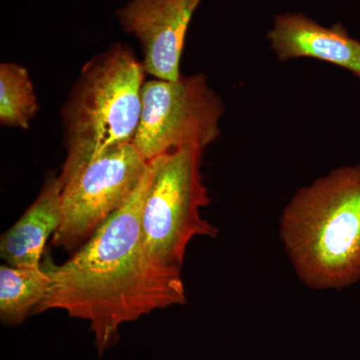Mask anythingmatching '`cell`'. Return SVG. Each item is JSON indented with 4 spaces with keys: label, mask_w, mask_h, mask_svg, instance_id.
I'll list each match as a JSON object with an SVG mask.
<instances>
[{
    "label": "cell",
    "mask_w": 360,
    "mask_h": 360,
    "mask_svg": "<svg viewBox=\"0 0 360 360\" xmlns=\"http://www.w3.org/2000/svg\"><path fill=\"white\" fill-rule=\"evenodd\" d=\"M153 172L150 160L129 200L65 264L44 267L51 284L34 312L61 309L89 321L101 354L117 342L122 324L186 303L181 269L158 264L144 245L141 215Z\"/></svg>",
    "instance_id": "cell-1"
},
{
    "label": "cell",
    "mask_w": 360,
    "mask_h": 360,
    "mask_svg": "<svg viewBox=\"0 0 360 360\" xmlns=\"http://www.w3.org/2000/svg\"><path fill=\"white\" fill-rule=\"evenodd\" d=\"M51 278L41 266H0V317L16 326L44 302Z\"/></svg>",
    "instance_id": "cell-10"
},
{
    "label": "cell",
    "mask_w": 360,
    "mask_h": 360,
    "mask_svg": "<svg viewBox=\"0 0 360 360\" xmlns=\"http://www.w3.org/2000/svg\"><path fill=\"white\" fill-rule=\"evenodd\" d=\"M146 75L142 61L122 42L85 63L61 108L66 149L61 172L132 143L141 122Z\"/></svg>",
    "instance_id": "cell-3"
},
{
    "label": "cell",
    "mask_w": 360,
    "mask_h": 360,
    "mask_svg": "<svg viewBox=\"0 0 360 360\" xmlns=\"http://www.w3.org/2000/svg\"><path fill=\"white\" fill-rule=\"evenodd\" d=\"M149 161L134 143L108 149L58 176L63 221L52 245L73 252L91 238L141 184Z\"/></svg>",
    "instance_id": "cell-5"
},
{
    "label": "cell",
    "mask_w": 360,
    "mask_h": 360,
    "mask_svg": "<svg viewBox=\"0 0 360 360\" xmlns=\"http://www.w3.org/2000/svg\"><path fill=\"white\" fill-rule=\"evenodd\" d=\"M202 0H129L116 11L122 30L141 45L144 70L158 79L181 77L189 25Z\"/></svg>",
    "instance_id": "cell-7"
},
{
    "label": "cell",
    "mask_w": 360,
    "mask_h": 360,
    "mask_svg": "<svg viewBox=\"0 0 360 360\" xmlns=\"http://www.w3.org/2000/svg\"><path fill=\"white\" fill-rule=\"evenodd\" d=\"M281 238L303 283L341 290L360 279V165L302 187L284 208Z\"/></svg>",
    "instance_id": "cell-2"
},
{
    "label": "cell",
    "mask_w": 360,
    "mask_h": 360,
    "mask_svg": "<svg viewBox=\"0 0 360 360\" xmlns=\"http://www.w3.org/2000/svg\"><path fill=\"white\" fill-rule=\"evenodd\" d=\"M203 151L187 146L153 160L155 172L142 210V236L149 255L165 266L181 269L191 239L219 233L200 215V208L210 201L200 172Z\"/></svg>",
    "instance_id": "cell-4"
},
{
    "label": "cell",
    "mask_w": 360,
    "mask_h": 360,
    "mask_svg": "<svg viewBox=\"0 0 360 360\" xmlns=\"http://www.w3.org/2000/svg\"><path fill=\"white\" fill-rule=\"evenodd\" d=\"M267 37L279 61L319 59L350 71L360 80V41L340 23L326 27L302 13L278 14Z\"/></svg>",
    "instance_id": "cell-8"
},
{
    "label": "cell",
    "mask_w": 360,
    "mask_h": 360,
    "mask_svg": "<svg viewBox=\"0 0 360 360\" xmlns=\"http://www.w3.org/2000/svg\"><path fill=\"white\" fill-rule=\"evenodd\" d=\"M141 122L132 143L144 160L187 146L207 148L220 135L224 105L203 73L146 80Z\"/></svg>",
    "instance_id": "cell-6"
},
{
    "label": "cell",
    "mask_w": 360,
    "mask_h": 360,
    "mask_svg": "<svg viewBox=\"0 0 360 360\" xmlns=\"http://www.w3.org/2000/svg\"><path fill=\"white\" fill-rule=\"evenodd\" d=\"M39 106L30 73L15 63L0 65V123L11 129H30Z\"/></svg>",
    "instance_id": "cell-11"
},
{
    "label": "cell",
    "mask_w": 360,
    "mask_h": 360,
    "mask_svg": "<svg viewBox=\"0 0 360 360\" xmlns=\"http://www.w3.org/2000/svg\"><path fill=\"white\" fill-rule=\"evenodd\" d=\"M63 221L61 184L52 175L37 200L25 214L2 234L0 255L11 266H40L45 243Z\"/></svg>",
    "instance_id": "cell-9"
}]
</instances>
